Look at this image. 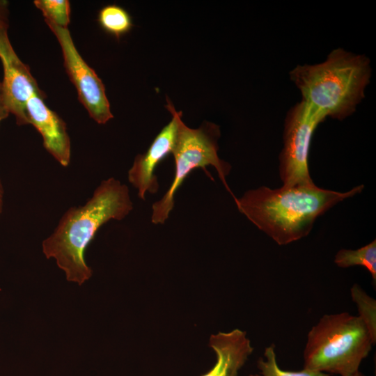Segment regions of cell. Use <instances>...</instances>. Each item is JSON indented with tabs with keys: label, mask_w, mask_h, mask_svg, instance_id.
<instances>
[{
	"label": "cell",
	"mask_w": 376,
	"mask_h": 376,
	"mask_svg": "<svg viewBox=\"0 0 376 376\" xmlns=\"http://www.w3.org/2000/svg\"><path fill=\"white\" fill-rule=\"evenodd\" d=\"M360 185L345 192L308 185L262 186L235 198L238 210L279 245L307 236L320 216L338 203L362 192Z\"/></svg>",
	"instance_id": "obj_1"
},
{
	"label": "cell",
	"mask_w": 376,
	"mask_h": 376,
	"mask_svg": "<svg viewBox=\"0 0 376 376\" xmlns=\"http://www.w3.org/2000/svg\"><path fill=\"white\" fill-rule=\"evenodd\" d=\"M133 209L128 187L114 178L101 182L82 206L68 210L52 235L43 240L47 258H54L69 281L82 285L93 274L84 252L99 228L111 219L122 220Z\"/></svg>",
	"instance_id": "obj_2"
},
{
	"label": "cell",
	"mask_w": 376,
	"mask_h": 376,
	"mask_svg": "<svg viewBox=\"0 0 376 376\" xmlns=\"http://www.w3.org/2000/svg\"><path fill=\"white\" fill-rule=\"evenodd\" d=\"M370 76L369 58L343 48L332 50L322 63L298 65L290 72L301 101L322 122L352 115L365 97Z\"/></svg>",
	"instance_id": "obj_3"
},
{
	"label": "cell",
	"mask_w": 376,
	"mask_h": 376,
	"mask_svg": "<svg viewBox=\"0 0 376 376\" xmlns=\"http://www.w3.org/2000/svg\"><path fill=\"white\" fill-rule=\"evenodd\" d=\"M375 343L363 321L347 312L324 315L307 335L304 368L332 375L357 372Z\"/></svg>",
	"instance_id": "obj_4"
},
{
	"label": "cell",
	"mask_w": 376,
	"mask_h": 376,
	"mask_svg": "<svg viewBox=\"0 0 376 376\" xmlns=\"http://www.w3.org/2000/svg\"><path fill=\"white\" fill-rule=\"evenodd\" d=\"M175 114L177 132L172 151L175 161V174L164 195L152 204L151 221L155 224H162L166 221L174 206L175 194L189 174L198 168L206 171V166H212L225 188L234 200L236 198L226 182L231 166L220 159L217 154V141L221 135L219 127L205 121L199 128L191 129L182 120V111L175 109Z\"/></svg>",
	"instance_id": "obj_5"
},
{
	"label": "cell",
	"mask_w": 376,
	"mask_h": 376,
	"mask_svg": "<svg viewBox=\"0 0 376 376\" xmlns=\"http://www.w3.org/2000/svg\"><path fill=\"white\" fill-rule=\"evenodd\" d=\"M322 121L301 101L288 111L284 123L283 147L279 172L283 186L313 184L308 169L313 134Z\"/></svg>",
	"instance_id": "obj_6"
},
{
	"label": "cell",
	"mask_w": 376,
	"mask_h": 376,
	"mask_svg": "<svg viewBox=\"0 0 376 376\" xmlns=\"http://www.w3.org/2000/svg\"><path fill=\"white\" fill-rule=\"evenodd\" d=\"M45 22L61 46L64 67L80 102L91 118L98 124H105L113 118V114L104 84L79 54L68 29Z\"/></svg>",
	"instance_id": "obj_7"
},
{
	"label": "cell",
	"mask_w": 376,
	"mask_h": 376,
	"mask_svg": "<svg viewBox=\"0 0 376 376\" xmlns=\"http://www.w3.org/2000/svg\"><path fill=\"white\" fill-rule=\"evenodd\" d=\"M0 60L3 78L1 90L10 113L15 116L18 125H29L26 102L33 93H44L29 67L14 50L8 35V28L0 30Z\"/></svg>",
	"instance_id": "obj_8"
},
{
	"label": "cell",
	"mask_w": 376,
	"mask_h": 376,
	"mask_svg": "<svg viewBox=\"0 0 376 376\" xmlns=\"http://www.w3.org/2000/svg\"><path fill=\"white\" fill-rule=\"evenodd\" d=\"M165 106L172 115L171 120L156 136L144 154L136 156L128 171L129 182L137 189L139 197L145 200L146 194H156L159 189L157 178L155 174L157 166L172 153L177 132L175 107L166 99Z\"/></svg>",
	"instance_id": "obj_9"
},
{
	"label": "cell",
	"mask_w": 376,
	"mask_h": 376,
	"mask_svg": "<svg viewBox=\"0 0 376 376\" xmlns=\"http://www.w3.org/2000/svg\"><path fill=\"white\" fill-rule=\"evenodd\" d=\"M44 93H33L26 102L29 123L41 134L45 148L63 166L70 162L71 146L65 122L45 103Z\"/></svg>",
	"instance_id": "obj_10"
},
{
	"label": "cell",
	"mask_w": 376,
	"mask_h": 376,
	"mask_svg": "<svg viewBox=\"0 0 376 376\" xmlns=\"http://www.w3.org/2000/svg\"><path fill=\"white\" fill-rule=\"evenodd\" d=\"M210 346L217 355L212 368L202 376H238L253 348L246 334L239 329L212 334Z\"/></svg>",
	"instance_id": "obj_11"
},
{
	"label": "cell",
	"mask_w": 376,
	"mask_h": 376,
	"mask_svg": "<svg viewBox=\"0 0 376 376\" xmlns=\"http://www.w3.org/2000/svg\"><path fill=\"white\" fill-rule=\"evenodd\" d=\"M334 263L339 267L354 266L365 267L376 282V240L357 249H340L334 257Z\"/></svg>",
	"instance_id": "obj_12"
},
{
	"label": "cell",
	"mask_w": 376,
	"mask_h": 376,
	"mask_svg": "<svg viewBox=\"0 0 376 376\" xmlns=\"http://www.w3.org/2000/svg\"><path fill=\"white\" fill-rule=\"evenodd\" d=\"M97 21L101 28L107 33L119 39L132 28V19L129 13L116 4H109L102 8Z\"/></svg>",
	"instance_id": "obj_13"
},
{
	"label": "cell",
	"mask_w": 376,
	"mask_h": 376,
	"mask_svg": "<svg viewBox=\"0 0 376 376\" xmlns=\"http://www.w3.org/2000/svg\"><path fill=\"white\" fill-rule=\"evenodd\" d=\"M257 366L259 373L255 376H336L306 368L299 371L282 370L277 363L274 344L265 349L264 357L258 359Z\"/></svg>",
	"instance_id": "obj_14"
},
{
	"label": "cell",
	"mask_w": 376,
	"mask_h": 376,
	"mask_svg": "<svg viewBox=\"0 0 376 376\" xmlns=\"http://www.w3.org/2000/svg\"><path fill=\"white\" fill-rule=\"evenodd\" d=\"M352 301L357 307L358 317L368 329L371 338L376 343V300L369 296L357 283L350 288Z\"/></svg>",
	"instance_id": "obj_15"
},
{
	"label": "cell",
	"mask_w": 376,
	"mask_h": 376,
	"mask_svg": "<svg viewBox=\"0 0 376 376\" xmlns=\"http://www.w3.org/2000/svg\"><path fill=\"white\" fill-rule=\"evenodd\" d=\"M33 3L42 12L45 21L68 28L70 22V6L68 0H35Z\"/></svg>",
	"instance_id": "obj_16"
},
{
	"label": "cell",
	"mask_w": 376,
	"mask_h": 376,
	"mask_svg": "<svg viewBox=\"0 0 376 376\" xmlns=\"http://www.w3.org/2000/svg\"><path fill=\"white\" fill-rule=\"evenodd\" d=\"M8 1L0 0V30L8 28Z\"/></svg>",
	"instance_id": "obj_17"
},
{
	"label": "cell",
	"mask_w": 376,
	"mask_h": 376,
	"mask_svg": "<svg viewBox=\"0 0 376 376\" xmlns=\"http://www.w3.org/2000/svg\"><path fill=\"white\" fill-rule=\"evenodd\" d=\"M10 113L6 105L1 90V81H0V125L1 122L6 119Z\"/></svg>",
	"instance_id": "obj_18"
},
{
	"label": "cell",
	"mask_w": 376,
	"mask_h": 376,
	"mask_svg": "<svg viewBox=\"0 0 376 376\" xmlns=\"http://www.w3.org/2000/svg\"><path fill=\"white\" fill-rule=\"evenodd\" d=\"M3 188L2 185V182L0 178V216L3 211Z\"/></svg>",
	"instance_id": "obj_19"
},
{
	"label": "cell",
	"mask_w": 376,
	"mask_h": 376,
	"mask_svg": "<svg viewBox=\"0 0 376 376\" xmlns=\"http://www.w3.org/2000/svg\"><path fill=\"white\" fill-rule=\"evenodd\" d=\"M350 376H366L364 374H363L361 372L358 370L357 372L354 373V374L351 375Z\"/></svg>",
	"instance_id": "obj_20"
}]
</instances>
